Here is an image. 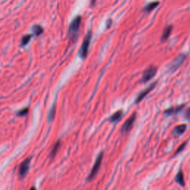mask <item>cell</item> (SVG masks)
<instances>
[{"label":"cell","mask_w":190,"mask_h":190,"mask_svg":"<svg viewBox=\"0 0 190 190\" xmlns=\"http://www.w3.org/2000/svg\"><path fill=\"white\" fill-rule=\"evenodd\" d=\"M91 39V32L89 31L86 36V37H85L84 40H83V43H82V45H81L80 50H79V56H80L82 59H85L87 57Z\"/></svg>","instance_id":"obj_1"},{"label":"cell","mask_w":190,"mask_h":190,"mask_svg":"<svg viewBox=\"0 0 190 190\" xmlns=\"http://www.w3.org/2000/svg\"><path fill=\"white\" fill-rule=\"evenodd\" d=\"M103 157V152H102L99 154L98 157H97V159H96V161H95V163L94 164L93 168H92L90 174H89V177H88V181H91V180H93L95 176L97 175V172H98L99 169H100V166H101Z\"/></svg>","instance_id":"obj_2"},{"label":"cell","mask_w":190,"mask_h":190,"mask_svg":"<svg viewBox=\"0 0 190 190\" xmlns=\"http://www.w3.org/2000/svg\"><path fill=\"white\" fill-rule=\"evenodd\" d=\"M81 23V16H78L72 21V22L70 25L69 33L71 35V37H75L79 30V26Z\"/></svg>","instance_id":"obj_3"},{"label":"cell","mask_w":190,"mask_h":190,"mask_svg":"<svg viewBox=\"0 0 190 190\" xmlns=\"http://www.w3.org/2000/svg\"><path fill=\"white\" fill-rule=\"evenodd\" d=\"M157 68L155 66H151L144 71L142 74V80L143 82H146L152 79L157 74Z\"/></svg>","instance_id":"obj_4"},{"label":"cell","mask_w":190,"mask_h":190,"mask_svg":"<svg viewBox=\"0 0 190 190\" xmlns=\"http://www.w3.org/2000/svg\"><path fill=\"white\" fill-rule=\"evenodd\" d=\"M30 158H28L26 160H24L19 166V177L23 178L26 176L28 174L29 170V166H30Z\"/></svg>","instance_id":"obj_5"},{"label":"cell","mask_w":190,"mask_h":190,"mask_svg":"<svg viewBox=\"0 0 190 190\" xmlns=\"http://www.w3.org/2000/svg\"><path fill=\"white\" fill-rule=\"evenodd\" d=\"M135 119H136V113H134L123 125L122 128H121L122 132H128L132 128L134 123L135 121Z\"/></svg>","instance_id":"obj_6"},{"label":"cell","mask_w":190,"mask_h":190,"mask_svg":"<svg viewBox=\"0 0 190 190\" xmlns=\"http://www.w3.org/2000/svg\"><path fill=\"white\" fill-rule=\"evenodd\" d=\"M156 84H157V82H153L152 85H150V86H149V87L147 88L146 89H145L144 91H142V92H141L140 94L139 95H138V98L136 99V103H140V102L141 101V100H142V99L144 98L145 97H146V95L148 94L149 93V92H151L152 91V89H154V88L155 87Z\"/></svg>","instance_id":"obj_7"},{"label":"cell","mask_w":190,"mask_h":190,"mask_svg":"<svg viewBox=\"0 0 190 190\" xmlns=\"http://www.w3.org/2000/svg\"><path fill=\"white\" fill-rule=\"evenodd\" d=\"M186 59V55H184V54H180L177 58L174 59V60L173 61L172 64L171 65L172 70L174 71V70L177 69L181 64L183 63V62L184 61V60Z\"/></svg>","instance_id":"obj_8"},{"label":"cell","mask_w":190,"mask_h":190,"mask_svg":"<svg viewBox=\"0 0 190 190\" xmlns=\"http://www.w3.org/2000/svg\"><path fill=\"white\" fill-rule=\"evenodd\" d=\"M186 129V125H185V124L177 125V126H176L175 128H174V130H173L172 135L174 137L180 136V135L184 133Z\"/></svg>","instance_id":"obj_9"},{"label":"cell","mask_w":190,"mask_h":190,"mask_svg":"<svg viewBox=\"0 0 190 190\" xmlns=\"http://www.w3.org/2000/svg\"><path fill=\"white\" fill-rule=\"evenodd\" d=\"M172 30V26H167V27L164 29L163 34H162V37H161L162 42H165L166 40H167V39L169 38V37L170 34H171Z\"/></svg>","instance_id":"obj_10"},{"label":"cell","mask_w":190,"mask_h":190,"mask_svg":"<svg viewBox=\"0 0 190 190\" xmlns=\"http://www.w3.org/2000/svg\"><path fill=\"white\" fill-rule=\"evenodd\" d=\"M175 181L177 184L181 185V186H184L185 185V182H184V173L181 170H180L179 172L177 173V174L175 177Z\"/></svg>","instance_id":"obj_11"},{"label":"cell","mask_w":190,"mask_h":190,"mask_svg":"<svg viewBox=\"0 0 190 190\" xmlns=\"http://www.w3.org/2000/svg\"><path fill=\"white\" fill-rule=\"evenodd\" d=\"M122 111H117L112 116H111L109 119L110 121L111 122H117V121H118L121 119V117H122Z\"/></svg>","instance_id":"obj_12"},{"label":"cell","mask_w":190,"mask_h":190,"mask_svg":"<svg viewBox=\"0 0 190 190\" xmlns=\"http://www.w3.org/2000/svg\"><path fill=\"white\" fill-rule=\"evenodd\" d=\"M158 5H159V2H151V3H149V5L145 8L144 10L146 11H147V12H150V11H153V10L155 9V8Z\"/></svg>","instance_id":"obj_13"},{"label":"cell","mask_w":190,"mask_h":190,"mask_svg":"<svg viewBox=\"0 0 190 190\" xmlns=\"http://www.w3.org/2000/svg\"><path fill=\"white\" fill-rule=\"evenodd\" d=\"M33 31L35 34L38 36L43 32V28L40 26H34L33 27Z\"/></svg>","instance_id":"obj_14"},{"label":"cell","mask_w":190,"mask_h":190,"mask_svg":"<svg viewBox=\"0 0 190 190\" xmlns=\"http://www.w3.org/2000/svg\"><path fill=\"white\" fill-rule=\"evenodd\" d=\"M30 39H31V35L30 34H28L26 35V36H24L22 39V45H27L28 43L30 42Z\"/></svg>","instance_id":"obj_15"},{"label":"cell","mask_w":190,"mask_h":190,"mask_svg":"<svg viewBox=\"0 0 190 190\" xmlns=\"http://www.w3.org/2000/svg\"><path fill=\"white\" fill-rule=\"evenodd\" d=\"M60 146V141H58V142H57V143H56V144L54 145V148H53V149H52V151H51V157H54V155H55L56 153H57V150H58Z\"/></svg>","instance_id":"obj_16"},{"label":"cell","mask_w":190,"mask_h":190,"mask_svg":"<svg viewBox=\"0 0 190 190\" xmlns=\"http://www.w3.org/2000/svg\"><path fill=\"white\" fill-rule=\"evenodd\" d=\"M183 106H179V107H177V108H169V109L166 110V114H172V113H175V112H177V111H179V110L182 109Z\"/></svg>","instance_id":"obj_17"},{"label":"cell","mask_w":190,"mask_h":190,"mask_svg":"<svg viewBox=\"0 0 190 190\" xmlns=\"http://www.w3.org/2000/svg\"><path fill=\"white\" fill-rule=\"evenodd\" d=\"M55 111H56V107L55 106H53L51 110L50 111L49 114H48V121H53V119H54V115H55Z\"/></svg>","instance_id":"obj_18"},{"label":"cell","mask_w":190,"mask_h":190,"mask_svg":"<svg viewBox=\"0 0 190 190\" xmlns=\"http://www.w3.org/2000/svg\"><path fill=\"white\" fill-rule=\"evenodd\" d=\"M28 108H23V109H22L21 111H19V112H18V114H19V116L26 115V114L28 113Z\"/></svg>","instance_id":"obj_19"},{"label":"cell","mask_w":190,"mask_h":190,"mask_svg":"<svg viewBox=\"0 0 190 190\" xmlns=\"http://www.w3.org/2000/svg\"><path fill=\"white\" fill-rule=\"evenodd\" d=\"M186 144V142H184V143H183V144L181 145V146H180L179 148H178V149H177V152H175V155H177V154H178V153H179V152H181V151H182L183 149H184V148L185 147Z\"/></svg>","instance_id":"obj_20"},{"label":"cell","mask_w":190,"mask_h":190,"mask_svg":"<svg viewBox=\"0 0 190 190\" xmlns=\"http://www.w3.org/2000/svg\"><path fill=\"white\" fill-rule=\"evenodd\" d=\"M185 117L187 120L190 121V107L187 109L186 112V114H185Z\"/></svg>","instance_id":"obj_21"}]
</instances>
